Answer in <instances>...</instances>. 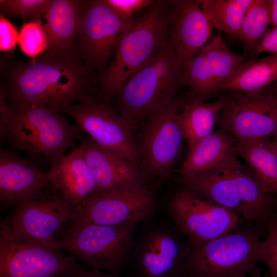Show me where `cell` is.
<instances>
[{
  "mask_svg": "<svg viewBox=\"0 0 277 277\" xmlns=\"http://www.w3.org/2000/svg\"><path fill=\"white\" fill-rule=\"evenodd\" d=\"M180 86L189 88V98L205 101L219 91L209 63L201 51L182 66Z\"/></svg>",
  "mask_w": 277,
  "mask_h": 277,
  "instance_id": "27",
  "label": "cell"
},
{
  "mask_svg": "<svg viewBox=\"0 0 277 277\" xmlns=\"http://www.w3.org/2000/svg\"><path fill=\"white\" fill-rule=\"evenodd\" d=\"M268 26V0H253L235 39L253 55L260 42L267 32Z\"/></svg>",
  "mask_w": 277,
  "mask_h": 277,
  "instance_id": "29",
  "label": "cell"
},
{
  "mask_svg": "<svg viewBox=\"0 0 277 277\" xmlns=\"http://www.w3.org/2000/svg\"><path fill=\"white\" fill-rule=\"evenodd\" d=\"M135 22L120 17L104 0L85 1L76 38L78 55L87 66L101 72L122 36Z\"/></svg>",
  "mask_w": 277,
  "mask_h": 277,
  "instance_id": "12",
  "label": "cell"
},
{
  "mask_svg": "<svg viewBox=\"0 0 277 277\" xmlns=\"http://www.w3.org/2000/svg\"><path fill=\"white\" fill-rule=\"evenodd\" d=\"M275 95H276V96L277 97V89H276V90L275 91Z\"/></svg>",
  "mask_w": 277,
  "mask_h": 277,
  "instance_id": "40",
  "label": "cell"
},
{
  "mask_svg": "<svg viewBox=\"0 0 277 277\" xmlns=\"http://www.w3.org/2000/svg\"><path fill=\"white\" fill-rule=\"evenodd\" d=\"M47 174L51 186L77 207L95 192L94 178L79 146L72 147L51 167Z\"/></svg>",
  "mask_w": 277,
  "mask_h": 277,
  "instance_id": "20",
  "label": "cell"
},
{
  "mask_svg": "<svg viewBox=\"0 0 277 277\" xmlns=\"http://www.w3.org/2000/svg\"><path fill=\"white\" fill-rule=\"evenodd\" d=\"M266 223L268 234L263 242L261 261L266 266L268 277H277V215Z\"/></svg>",
  "mask_w": 277,
  "mask_h": 277,
  "instance_id": "32",
  "label": "cell"
},
{
  "mask_svg": "<svg viewBox=\"0 0 277 277\" xmlns=\"http://www.w3.org/2000/svg\"><path fill=\"white\" fill-rule=\"evenodd\" d=\"M70 277H119L118 275L103 271L93 270L82 267L76 271Z\"/></svg>",
  "mask_w": 277,
  "mask_h": 277,
  "instance_id": "36",
  "label": "cell"
},
{
  "mask_svg": "<svg viewBox=\"0 0 277 277\" xmlns=\"http://www.w3.org/2000/svg\"><path fill=\"white\" fill-rule=\"evenodd\" d=\"M85 2L51 0L44 17L49 42L47 50L62 55L77 53V31Z\"/></svg>",
  "mask_w": 277,
  "mask_h": 277,
  "instance_id": "21",
  "label": "cell"
},
{
  "mask_svg": "<svg viewBox=\"0 0 277 277\" xmlns=\"http://www.w3.org/2000/svg\"><path fill=\"white\" fill-rule=\"evenodd\" d=\"M19 32L15 26L2 13L0 16V50L5 52L13 51L18 43Z\"/></svg>",
  "mask_w": 277,
  "mask_h": 277,
  "instance_id": "34",
  "label": "cell"
},
{
  "mask_svg": "<svg viewBox=\"0 0 277 277\" xmlns=\"http://www.w3.org/2000/svg\"><path fill=\"white\" fill-rule=\"evenodd\" d=\"M76 208L51 186L15 205L2 221L14 240L60 250L56 240Z\"/></svg>",
  "mask_w": 277,
  "mask_h": 277,
  "instance_id": "8",
  "label": "cell"
},
{
  "mask_svg": "<svg viewBox=\"0 0 277 277\" xmlns=\"http://www.w3.org/2000/svg\"><path fill=\"white\" fill-rule=\"evenodd\" d=\"M8 64L3 67L1 87L13 110L44 106L65 113L98 88L96 72L77 53L62 55L46 50L30 60Z\"/></svg>",
  "mask_w": 277,
  "mask_h": 277,
  "instance_id": "1",
  "label": "cell"
},
{
  "mask_svg": "<svg viewBox=\"0 0 277 277\" xmlns=\"http://www.w3.org/2000/svg\"><path fill=\"white\" fill-rule=\"evenodd\" d=\"M237 140L220 128L199 142L187 155L181 167L180 176L185 183L215 167L225 159L235 154Z\"/></svg>",
  "mask_w": 277,
  "mask_h": 277,
  "instance_id": "22",
  "label": "cell"
},
{
  "mask_svg": "<svg viewBox=\"0 0 277 277\" xmlns=\"http://www.w3.org/2000/svg\"><path fill=\"white\" fill-rule=\"evenodd\" d=\"M21 51L28 57L35 58L48 48V37L42 22H25L19 32L18 43Z\"/></svg>",
  "mask_w": 277,
  "mask_h": 277,
  "instance_id": "30",
  "label": "cell"
},
{
  "mask_svg": "<svg viewBox=\"0 0 277 277\" xmlns=\"http://www.w3.org/2000/svg\"><path fill=\"white\" fill-rule=\"evenodd\" d=\"M47 172L14 151L0 150V202L2 205L14 206L50 187Z\"/></svg>",
  "mask_w": 277,
  "mask_h": 277,
  "instance_id": "19",
  "label": "cell"
},
{
  "mask_svg": "<svg viewBox=\"0 0 277 277\" xmlns=\"http://www.w3.org/2000/svg\"><path fill=\"white\" fill-rule=\"evenodd\" d=\"M137 224L67 226L57 239L56 246L91 269L118 275L128 264Z\"/></svg>",
  "mask_w": 277,
  "mask_h": 277,
  "instance_id": "7",
  "label": "cell"
},
{
  "mask_svg": "<svg viewBox=\"0 0 277 277\" xmlns=\"http://www.w3.org/2000/svg\"><path fill=\"white\" fill-rule=\"evenodd\" d=\"M184 184V189L241 214L247 222H267L275 215L277 196L263 190L235 154Z\"/></svg>",
  "mask_w": 277,
  "mask_h": 277,
  "instance_id": "4",
  "label": "cell"
},
{
  "mask_svg": "<svg viewBox=\"0 0 277 277\" xmlns=\"http://www.w3.org/2000/svg\"><path fill=\"white\" fill-rule=\"evenodd\" d=\"M261 53L277 54V27L267 31L260 42L253 55Z\"/></svg>",
  "mask_w": 277,
  "mask_h": 277,
  "instance_id": "35",
  "label": "cell"
},
{
  "mask_svg": "<svg viewBox=\"0 0 277 277\" xmlns=\"http://www.w3.org/2000/svg\"><path fill=\"white\" fill-rule=\"evenodd\" d=\"M51 0H1V13L6 17H20L26 22H42Z\"/></svg>",
  "mask_w": 277,
  "mask_h": 277,
  "instance_id": "31",
  "label": "cell"
},
{
  "mask_svg": "<svg viewBox=\"0 0 277 277\" xmlns=\"http://www.w3.org/2000/svg\"><path fill=\"white\" fill-rule=\"evenodd\" d=\"M105 3L122 18L130 20L133 15L140 10L150 6L152 0H104Z\"/></svg>",
  "mask_w": 277,
  "mask_h": 277,
  "instance_id": "33",
  "label": "cell"
},
{
  "mask_svg": "<svg viewBox=\"0 0 277 277\" xmlns=\"http://www.w3.org/2000/svg\"><path fill=\"white\" fill-rule=\"evenodd\" d=\"M65 113L97 145L139 166L133 130L115 108L90 96L71 105Z\"/></svg>",
  "mask_w": 277,
  "mask_h": 277,
  "instance_id": "16",
  "label": "cell"
},
{
  "mask_svg": "<svg viewBox=\"0 0 277 277\" xmlns=\"http://www.w3.org/2000/svg\"><path fill=\"white\" fill-rule=\"evenodd\" d=\"M271 142L274 147V148L275 150V152L277 154V134H276L275 135L272 136V138L271 139Z\"/></svg>",
  "mask_w": 277,
  "mask_h": 277,
  "instance_id": "39",
  "label": "cell"
},
{
  "mask_svg": "<svg viewBox=\"0 0 277 277\" xmlns=\"http://www.w3.org/2000/svg\"><path fill=\"white\" fill-rule=\"evenodd\" d=\"M155 205L154 191L148 185L95 192L77 207L67 226L139 223L150 217Z\"/></svg>",
  "mask_w": 277,
  "mask_h": 277,
  "instance_id": "11",
  "label": "cell"
},
{
  "mask_svg": "<svg viewBox=\"0 0 277 277\" xmlns=\"http://www.w3.org/2000/svg\"><path fill=\"white\" fill-rule=\"evenodd\" d=\"M82 131L63 114L44 106L13 110L0 89L1 138L51 167L64 155Z\"/></svg>",
  "mask_w": 277,
  "mask_h": 277,
  "instance_id": "2",
  "label": "cell"
},
{
  "mask_svg": "<svg viewBox=\"0 0 277 277\" xmlns=\"http://www.w3.org/2000/svg\"><path fill=\"white\" fill-rule=\"evenodd\" d=\"M224 103L217 125L237 141L270 138L277 134V97L265 88L243 93L231 92Z\"/></svg>",
  "mask_w": 277,
  "mask_h": 277,
  "instance_id": "14",
  "label": "cell"
},
{
  "mask_svg": "<svg viewBox=\"0 0 277 277\" xmlns=\"http://www.w3.org/2000/svg\"><path fill=\"white\" fill-rule=\"evenodd\" d=\"M82 267L60 250L16 241L0 224V277H70Z\"/></svg>",
  "mask_w": 277,
  "mask_h": 277,
  "instance_id": "15",
  "label": "cell"
},
{
  "mask_svg": "<svg viewBox=\"0 0 277 277\" xmlns=\"http://www.w3.org/2000/svg\"><path fill=\"white\" fill-rule=\"evenodd\" d=\"M200 51L209 63L219 91L246 61L245 56L228 47L221 35L214 36Z\"/></svg>",
  "mask_w": 277,
  "mask_h": 277,
  "instance_id": "28",
  "label": "cell"
},
{
  "mask_svg": "<svg viewBox=\"0 0 277 277\" xmlns=\"http://www.w3.org/2000/svg\"><path fill=\"white\" fill-rule=\"evenodd\" d=\"M214 27L235 38L253 0H200Z\"/></svg>",
  "mask_w": 277,
  "mask_h": 277,
  "instance_id": "26",
  "label": "cell"
},
{
  "mask_svg": "<svg viewBox=\"0 0 277 277\" xmlns=\"http://www.w3.org/2000/svg\"><path fill=\"white\" fill-rule=\"evenodd\" d=\"M172 4L168 41L183 65L211 41L214 27L200 0Z\"/></svg>",
  "mask_w": 277,
  "mask_h": 277,
  "instance_id": "17",
  "label": "cell"
},
{
  "mask_svg": "<svg viewBox=\"0 0 277 277\" xmlns=\"http://www.w3.org/2000/svg\"><path fill=\"white\" fill-rule=\"evenodd\" d=\"M157 1L121 37L109 64L100 73L98 89L108 104L120 88L150 60L168 37L171 11Z\"/></svg>",
  "mask_w": 277,
  "mask_h": 277,
  "instance_id": "5",
  "label": "cell"
},
{
  "mask_svg": "<svg viewBox=\"0 0 277 277\" xmlns=\"http://www.w3.org/2000/svg\"><path fill=\"white\" fill-rule=\"evenodd\" d=\"M235 153L266 192L277 196V154L269 138L237 141Z\"/></svg>",
  "mask_w": 277,
  "mask_h": 277,
  "instance_id": "23",
  "label": "cell"
},
{
  "mask_svg": "<svg viewBox=\"0 0 277 277\" xmlns=\"http://www.w3.org/2000/svg\"><path fill=\"white\" fill-rule=\"evenodd\" d=\"M277 80V54L245 61L220 90L250 93L266 88Z\"/></svg>",
  "mask_w": 277,
  "mask_h": 277,
  "instance_id": "25",
  "label": "cell"
},
{
  "mask_svg": "<svg viewBox=\"0 0 277 277\" xmlns=\"http://www.w3.org/2000/svg\"><path fill=\"white\" fill-rule=\"evenodd\" d=\"M78 140L95 181V192L148 185L147 176L138 165L100 147L89 136L81 135Z\"/></svg>",
  "mask_w": 277,
  "mask_h": 277,
  "instance_id": "18",
  "label": "cell"
},
{
  "mask_svg": "<svg viewBox=\"0 0 277 277\" xmlns=\"http://www.w3.org/2000/svg\"><path fill=\"white\" fill-rule=\"evenodd\" d=\"M224 103L223 96L209 103L195 98L185 100L178 120L188 151L214 131Z\"/></svg>",
  "mask_w": 277,
  "mask_h": 277,
  "instance_id": "24",
  "label": "cell"
},
{
  "mask_svg": "<svg viewBox=\"0 0 277 277\" xmlns=\"http://www.w3.org/2000/svg\"><path fill=\"white\" fill-rule=\"evenodd\" d=\"M191 247L175 224H149L135 236L128 264L134 277H181Z\"/></svg>",
  "mask_w": 277,
  "mask_h": 277,
  "instance_id": "9",
  "label": "cell"
},
{
  "mask_svg": "<svg viewBox=\"0 0 277 277\" xmlns=\"http://www.w3.org/2000/svg\"><path fill=\"white\" fill-rule=\"evenodd\" d=\"M263 242L258 231L245 228L191 245L181 277H248L262 260Z\"/></svg>",
  "mask_w": 277,
  "mask_h": 277,
  "instance_id": "6",
  "label": "cell"
},
{
  "mask_svg": "<svg viewBox=\"0 0 277 277\" xmlns=\"http://www.w3.org/2000/svg\"><path fill=\"white\" fill-rule=\"evenodd\" d=\"M175 225L191 245L203 244L236 230L241 220L235 211L189 191L176 192L168 204Z\"/></svg>",
  "mask_w": 277,
  "mask_h": 277,
  "instance_id": "13",
  "label": "cell"
},
{
  "mask_svg": "<svg viewBox=\"0 0 277 277\" xmlns=\"http://www.w3.org/2000/svg\"><path fill=\"white\" fill-rule=\"evenodd\" d=\"M248 277H263L261 268L257 266L254 271Z\"/></svg>",
  "mask_w": 277,
  "mask_h": 277,
  "instance_id": "38",
  "label": "cell"
},
{
  "mask_svg": "<svg viewBox=\"0 0 277 277\" xmlns=\"http://www.w3.org/2000/svg\"><path fill=\"white\" fill-rule=\"evenodd\" d=\"M185 100L175 96L139 128L135 143L138 165L146 175L164 179L173 171L185 141L178 120Z\"/></svg>",
  "mask_w": 277,
  "mask_h": 277,
  "instance_id": "10",
  "label": "cell"
},
{
  "mask_svg": "<svg viewBox=\"0 0 277 277\" xmlns=\"http://www.w3.org/2000/svg\"><path fill=\"white\" fill-rule=\"evenodd\" d=\"M269 26L277 27V0H268Z\"/></svg>",
  "mask_w": 277,
  "mask_h": 277,
  "instance_id": "37",
  "label": "cell"
},
{
  "mask_svg": "<svg viewBox=\"0 0 277 277\" xmlns=\"http://www.w3.org/2000/svg\"><path fill=\"white\" fill-rule=\"evenodd\" d=\"M182 66L168 36L147 63L120 88L115 109L132 130L139 129L174 99Z\"/></svg>",
  "mask_w": 277,
  "mask_h": 277,
  "instance_id": "3",
  "label": "cell"
}]
</instances>
